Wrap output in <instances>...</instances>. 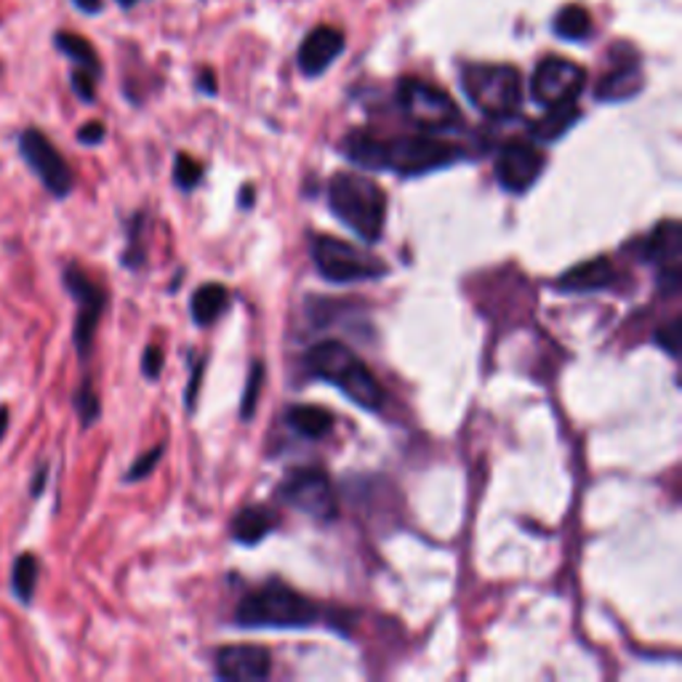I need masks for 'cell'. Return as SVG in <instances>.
<instances>
[{
  "mask_svg": "<svg viewBox=\"0 0 682 682\" xmlns=\"http://www.w3.org/2000/svg\"><path fill=\"white\" fill-rule=\"evenodd\" d=\"M75 5H78L80 11H86V14H97V11L102 9V0H75Z\"/></svg>",
  "mask_w": 682,
  "mask_h": 682,
  "instance_id": "cell-36",
  "label": "cell"
},
{
  "mask_svg": "<svg viewBox=\"0 0 682 682\" xmlns=\"http://www.w3.org/2000/svg\"><path fill=\"white\" fill-rule=\"evenodd\" d=\"M579 117L581 113H579V108H576V102L550 108L544 117H539L536 123H531L533 139H539V142H555V139L566 137L570 128L576 126Z\"/></svg>",
  "mask_w": 682,
  "mask_h": 682,
  "instance_id": "cell-20",
  "label": "cell"
},
{
  "mask_svg": "<svg viewBox=\"0 0 682 682\" xmlns=\"http://www.w3.org/2000/svg\"><path fill=\"white\" fill-rule=\"evenodd\" d=\"M56 49L62 51L64 56L73 59L75 67L78 70H86V73L97 75L102 73V64H99V56H97V49H93L91 43L84 38V35H75V33H59L54 38Z\"/></svg>",
  "mask_w": 682,
  "mask_h": 682,
  "instance_id": "cell-23",
  "label": "cell"
},
{
  "mask_svg": "<svg viewBox=\"0 0 682 682\" xmlns=\"http://www.w3.org/2000/svg\"><path fill=\"white\" fill-rule=\"evenodd\" d=\"M341 51H344V33L331 25L315 27L313 33L304 38L302 49H299V70H302L307 78H317V75L326 73L333 62H337Z\"/></svg>",
  "mask_w": 682,
  "mask_h": 682,
  "instance_id": "cell-15",
  "label": "cell"
},
{
  "mask_svg": "<svg viewBox=\"0 0 682 682\" xmlns=\"http://www.w3.org/2000/svg\"><path fill=\"white\" fill-rule=\"evenodd\" d=\"M304 366L317 379H326L337 384L357 408L363 411H379L384 405V390H381L379 379L370 374L366 363L355 355L341 341H317L310 346Z\"/></svg>",
  "mask_w": 682,
  "mask_h": 682,
  "instance_id": "cell-2",
  "label": "cell"
},
{
  "mask_svg": "<svg viewBox=\"0 0 682 682\" xmlns=\"http://www.w3.org/2000/svg\"><path fill=\"white\" fill-rule=\"evenodd\" d=\"M616 280H619V273H616L614 262L605 256H597L590 258V262L576 264L573 269H568V273L557 280L555 288L563 293H592L616 286Z\"/></svg>",
  "mask_w": 682,
  "mask_h": 682,
  "instance_id": "cell-16",
  "label": "cell"
},
{
  "mask_svg": "<svg viewBox=\"0 0 682 682\" xmlns=\"http://www.w3.org/2000/svg\"><path fill=\"white\" fill-rule=\"evenodd\" d=\"M286 421L288 427H291L293 432L302 434V438L320 440L331 432L333 414L331 411L320 408V405H293V408H288Z\"/></svg>",
  "mask_w": 682,
  "mask_h": 682,
  "instance_id": "cell-19",
  "label": "cell"
},
{
  "mask_svg": "<svg viewBox=\"0 0 682 682\" xmlns=\"http://www.w3.org/2000/svg\"><path fill=\"white\" fill-rule=\"evenodd\" d=\"M9 427H11V411L5 408V405H0V440L5 438Z\"/></svg>",
  "mask_w": 682,
  "mask_h": 682,
  "instance_id": "cell-37",
  "label": "cell"
},
{
  "mask_svg": "<svg viewBox=\"0 0 682 682\" xmlns=\"http://www.w3.org/2000/svg\"><path fill=\"white\" fill-rule=\"evenodd\" d=\"M203 370H205V363L200 361L195 366V376L190 379V390H187V408H195V400H198V390H200V379H203Z\"/></svg>",
  "mask_w": 682,
  "mask_h": 682,
  "instance_id": "cell-33",
  "label": "cell"
},
{
  "mask_svg": "<svg viewBox=\"0 0 682 682\" xmlns=\"http://www.w3.org/2000/svg\"><path fill=\"white\" fill-rule=\"evenodd\" d=\"M645 78H643V67L637 64V59H627V62H619L608 75H603L595 88V97L599 102H629V99L637 97L643 91Z\"/></svg>",
  "mask_w": 682,
  "mask_h": 682,
  "instance_id": "cell-17",
  "label": "cell"
},
{
  "mask_svg": "<svg viewBox=\"0 0 682 682\" xmlns=\"http://www.w3.org/2000/svg\"><path fill=\"white\" fill-rule=\"evenodd\" d=\"M546 155L531 142H509L496 155V179L507 192L522 195L539 181Z\"/></svg>",
  "mask_w": 682,
  "mask_h": 682,
  "instance_id": "cell-12",
  "label": "cell"
},
{
  "mask_svg": "<svg viewBox=\"0 0 682 682\" xmlns=\"http://www.w3.org/2000/svg\"><path fill=\"white\" fill-rule=\"evenodd\" d=\"M654 339L669 357H678L680 355V341H682V320L680 317H672L667 326L658 328V331L654 333Z\"/></svg>",
  "mask_w": 682,
  "mask_h": 682,
  "instance_id": "cell-28",
  "label": "cell"
},
{
  "mask_svg": "<svg viewBox=\"0 0 682 682\" xmlns=\"http://www.w3.org/2000/svg\"><path fill=\"white\" fill-rule=\"evenodd\" d=\"M280 502L315 520H337L339 498L331 478L320 467L291 469L278 485Z\"/></svg>",
  "mask_w": 682,
  "mask_h": 682,
  "instance_id": "cell-8",
  "label": "cell"
},
{
  "mask_svg": "<svg viewBox=\"0 0 682 682\" xmlns=\"http://www.w3.org/2000/svg\"><path fill=\"white\" fill-rule=\"evenodd\" d=\"M328 205L337 214V219L344 222L366 243H376L384 232L387 195L368 176L355 174V171H339L328 181Z\"/></svg>",
  "mask_w": 682,
  "mask_h": 682,
  "instance_id": "cell-3",
  "label": "cell"
},
{
  "mask_svg": "<svg viewBox=\"0 0 682 682\" xmlns=\"http://www.w3.org/2000/svg\"><path fill=\"white\" fill-rule=\"evenodd\" d=\"M64 288H67L70 296L78 304L73 341L75 350H78V357L86 363L88 357H91L99 320H102L104 307H108V293H104V288L99 286L86 269H80L78 264H70V267L64 269Z\"/></svg>",
  "mask_w": 682,
  "mask_h": 682,
  "instance_id": "cell-9",
  "label": "cell"
},
{
  "mask_svg": "<svg viewBox=\"0 0 682 682\" xmlns=\"http://www.w3.org/2000/svg\"><path fill=\"white\" fill-rule=\"evenodd\" d=\"M117 3H121V5H123V9H131V5H134V3H137V0H117Z\"/></svg>",
  "mask_w": 682,
  "mask_h": 682,
  "instance_id": "cell-39",
  "label": "cell"
},
{
  "mask_svg": "<svg viewBox=\"0 0 682 682\" xmlns=\"http://www.w3.org/2000/svg\"><path fill=\"white\" fill-rule=\"evenodd\" d=\"M46 480H49V467H40L38 475H35V480L29 483V496H40V493H43Z\"/></svg>",
  "mask_w": 682,
  "mask_h": 682,
  "instance_id": "cell-34",
  "label": "cell"
},
{
  "mask_svg": "<svg viewBox=\"0 0 682 682\" xmlns=\"http://www.w3.org/2000/svg\"><path fill=\"white\" fill-rule=\"evenodd\" d=\"M73 91L78 93L80 102H93V97H97V75L86 73V70H78L75 67L73 73Z\"/></svg>",
  "mask_w": 682,
  "mask_h": 682,
  "instance_id": "cell-30",
  "label": "cell"
},
{
  "mask_svg": "<svg viewBox=\"0 0 682 682\" xmlns=\"http://www.w3.org/2000/svg\"><path fill=\"white\" fill-rule=\"evenodd\" d=\"M278 528V515L269 507H245L232 520V539L243 546L262 544Z\"/></svg>",
  "mask_w": 682,
  "mask_h": 682,
  "instance_id": "cell-18",
  "label": "cell"
},
{
  "mask_svg": "<svg viewBox=\"0 0 682 682\" xmlns=\"http://www.w3.org/2000/svg\"><path fill=\"white\" fill-rule=\"evenodd\" d=\"M200 88H203L205 93H216V78H214V73H209V70H203V75H200Z\"/></svg>",
  "mask_w": 682,
  "mask_h": 682,
  "instance_id": "cell-35",
  "label": "cell"
},
{
  "mask_svg": "<svg viewBox=\"0 0 682 682\" xmlns=\"http://www.w3.org/2000/svg\"><path fill=\"white\" fill-rule=\"evenodd\" d=\"M320 619V608L302 592L283 581H267L264 586L240 599L235 621L245 629H299L313 627Z\"/></svg>",
  "mask_w": 682,
  "mask_h": 682,
  "instance_id": "cell-4",
  "label": "cell"
},
{
  "mask_svg": "<svg viewBox=\"0 0 682 682\" xmlns=\"http://www.w3.org/2000/svg\"><path fill=\"white\" fill-rule=\"evenodd\" d=\"M163 458V445H155L152 451H147L131 464V469L126 472V483H137V480H144L147 475H152V469L157 467V462Z\"/></svg>",
  "mask_w": 682,
  "mask_h": 682,
  "instance_id": "cell-29",
  "label": "cell"
},
{
  "mask_svg": "<svg viewBox=\"0 0 682 682\" xmlns=\"http://www.w3.org/2000/svg\"><path fill=\"white\" fill-rule=\"evenodd\" d=\"M20 155L40 179V185L54 198H67L75 187V174L70 163L64 161L62 152L56 150L54 142L38 128H25L20 137Z\"/></svg>",
  "mask_w": 682,
  "mask_h": 682,
  "instance_id": "cell-10",
  "label": "cell"
},
{
  "mask_svg": "<svg viewBox=\"0 0 682 682\" xmlns=\"http://www.w3.org/2000/svg\"><path fill=\"white\" fill-rule=\"evenodd\" d=\"M586 86V70L581 64L570 62L563 56L541 59L539 67L533 70L531 97L541 108H557V104H570L579 99V93Z\"/></svg>",
  "mask_w": 682,
  "mask_h": 682,
  "instance_id": "cell-11",
  "label": "cell"
},
{
  "mask_svg": "<svg viewBox=\"0 0 682 682\" xmlns=\"http://www.w3.org/2000/svg\"><path fill=\"white\" fill-rule=\"evenodd\" d=\"M462 86L469 102L488 117H512L522 104V78L509 64H469Z\"/></svg>",
  "mask_w": 682,
  "mask_h": 682,
  "instance_id": "cell-5",
  "label": "cell"
},
{
  "mask_svg": "<svg viewBox=\"0 0 682 682\" xmlns=\"http://www.w3.org/2000/svg\"><path fill=\"white\" fill-rule=\"evenodd\" d=\"M142 370H144L147 379H152V381H155L157 376H161V370H163V346H157V344L147 346L144 355H142Z\"/></svg>",
  "mask_w": 682,
  "mask_h": 682,
  "instance_id": "cell-31",
  "label": "cell"
},
{
  "mask_svg": "<svg viewBox=\"0 0 682 682\" xmlns=\"http://www.w3.org/2000/svg\"><path fill=\"white\" fill-rule=\"evenodd\" d=\"M563 40H586L592 35V16L584 5H566L552 22Z\"/></svg>",
  "mask_w": 682,
  "mask_h": 682,
  "instance_id": "cell-24",
  "label": "cell"
},
{
  "mask_svg": "<svg viewBox=\"0 0 682 682\" xmlns=\"http://www.w3.org/2000/svg\"><path fill=\"white\" fill-rule=\"evenodd\" d=\"M313 262L317 273L331 283H357V280H379L390 273L381 258L363 254L355 245L331 235L313 238Z\"/></svg>",
  "mask_w": 682,
  "mask_h": 682,
  "instance_id": "cell-7",
  "label": "cell"
},
{
  "mask_svg": "<svg viewBox=\"0 0 682 682\" xmlns=\"http://www.w3.org/2000/svg\"><path fill=\"white\" fill-rule=\"evenodd\" d=\"M346 161L366 171H392L397 176H421L429 171L454 166L464 152L434 137L379 139L368 131H352L341 142Z\"/></svg>",
  "mask_w": 682,
  "mask_h": 682,
  "instance_id": "cell-1",
  "label": "cell"
},
{
  "mask_svg": "<svg viewBox=\"0 0 682 682\" xmlns=\"http://www.w3.org/2000/svg\"><path fill=\"white\" fill-rule=\"evenodd\" d=\"M216 674L227 682H262L273 674V656L262 645H225L216 654Z\"/></svg>",
  "mask_w": 682,
  "mask_h": 682,
  "instance_id": "cell-14",
  "label": "cell"
},
{
  "mask_svg": "<svg viewBox=\"0 0 682 682\" xmlns=\"http://www.w3.org/2000/svg\"><path fill=\"white\" fill-rule=\"evenodd\" d=\"M104 137H108V128H104L102 123H99V121L86 123V126L80 128V131H78V142H80V144H86V147H97V144H102V142H104Z\"/></svg>",
  "mask_w": 682,
  "mask_h": 682,
  "instance_id": "cell-32",
  "label": "cell"
},
{
  "mask_svg": "<svg viewBox=\"0 0 682 682\" xmlns=\"http://www.w3.org/2000/svg\"><path fill=\"white\" fill-rule=\"evenodd\" d=\"M262 384H264V366L256 361L254 366H251L249 381H245L243 403H240V416H243V421H249L251 416H254L256 403H258V395H262Z\"/></svg>",
  "mask_w": 682,
  "mask_h": 682,
  "instance_id": "cell-27",
  "label": "cell"
},
{
  "mask_svg": "<svg viewBox=\"0 0 682 682\" xmlns=\"http://www.w3.org/2000/svg\"><path fill=\"white\" fill-rule=\"evenodd\" d=\"M397 104L403 115L421 131L440 134L462 126V110L443 88L419 78H405L397 84Z\"/></svg>",
  "mask_w": 682,
  "mask_h": 682,
  "instance_id": "cell-6",
  "label": "cell"
},
{
  "mask_svg": "<svg viewBox=\"0 0 682 682\" xmlns=\"http://www.w3.org/2000/svg\"><path fill=\"white\" fill-rule=\"evenodd\" d=\"M251 200H254V192H251V187H243V200H240V203H243V209H249Z\"/></svg>",
  "mask_w": 682,
  "mask_h": 682,
  "instance_id": "cell-38",
  "label": "cell"
},
{
  "mask_svg": "<svg viewBox=\"0 0 682 682\" xmlns=\"http://www.w3.org/2000/svg\"><path fill=\"white\" fill-rule=\"evenodd\" d=\"M38 576H40V563L33 552H22L20 557L11 566V590H14V597L20 599L22 605H29L35 597V590H38Z\"/></svg>",
  "mask_w": 682,
  "mask_h": 682,
  "instance_id": "cell-22",
  "label": "cell"
},
{
  "mask_svg": "<svg viewBox=\"0 0 682 682\" xmlns=\"http://www.w3.org/2000/svg\"><path fill=\"white\" fill-rule=\"evenodd\" d=\"M200 179H203V163L195 161V157L185 155V152H179L174 163L176 185H179L181 190H195V187L200 185Z\"/></svg>",
  "mask_w": 682,
  "mask_h": 682,
  "instance_id": "cell-26",
  "label": "cell"
},
{
  "mask_svg": "<svg viewBox=\"0 0 682 682\" xmlns=\"http://www.w3.org/2000/svg\"><path fill=\"white\" fill-rule=\"evenodd\" d=\"M229 307V291L222 283H205L200 286L192 296V317L198 326H211L219 320Z\"/></svg>",
  "mask_w": 682,
  "mask_h": 682,
  "instance_id": "cell-21",
  "label": "cell"
},
{
  "mask_svg": "<svg viewBox=\"0 0 682 682\" xmlns=\"http://www.w3.org/2000/svg\"><path fill=\"white\" fill-rule=\"evenodd\" d=\"M643 258L658 269V278L669 291H678L682 280V227L678 219L661 222L643 243Z\"/></svg>",
  "mask_w": 682,
  "mask_h": 682,
  "instance_id": "cell-13",
  "label": "cell"
},
{
  "mask_svg": "<svg viewBox=\"0 0 682 682\" xmlns=\"http://www.w3.org/2000/svg\"><path fill=\"white\" fill-rule=\"evenodd\" d=\"M73 403L80 416V425H84L86 429L99 419V414H102V405H99V395H97V390H93L91 379H84V384H80L78 392H75Z\"/></svg>",
  "mask_w": 682,
  "mask_h": 682,
  "instance_id": "cell-25",
  "label": "cell"
}]
</instances>
